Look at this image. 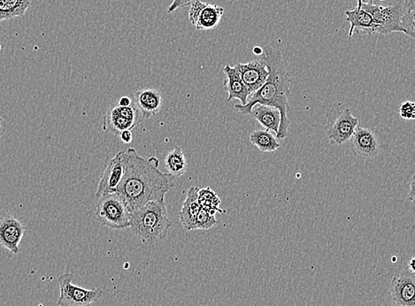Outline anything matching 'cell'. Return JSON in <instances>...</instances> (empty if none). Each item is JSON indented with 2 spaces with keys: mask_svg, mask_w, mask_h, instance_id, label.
<instances>
[{
  "mask_svg": "<svg viewBox=\"0 0 415 306\" xmlns=\"http://www.w3.org/2000/svg\"><path fill=\"white\" fill-rule=\"evenodd\" d=\"M124 173L116 192L129 212L154 201H164L176 178L160 171L156 157L144 159L134 148L122 151Z\"/></svg>",
  "mask_w": 415,
  "mask_h": 306,
  "instance_id": "6da1fadb",
  "label": "cell"
},
{
  "mask_svg": "<svg viewBox=\"0 0 415 306\" xmlns=\"http://www.w3.org/2000/svg\"><path fill=\"white\" fill-rule=\"evenodd\" d=\"M268 70L265 84L255 93L250 96L246 106L236 105L235 109L243 116H248L253 106H264L277 108L280 111L281 123L277 138L284 140L288 135L290 126V104L291 81L283 60L282 52L277 48L266 46L261 55Z\"/></svg>",
  "mask_w": 415,
  "mask_h": 306,
  "instance_id": "7a4b0ae2",
  "label": "cell"
},
{
  "mask_svg": "<svg viewBox=\"0 0 415 306\" xmlns=\"http://www.w3.org/2000/svg\"><path fill=\"white\" fill-rule=\"evenodd\" d=\"M129 228L142 244L154 245L163 241L172 228L165 200L154 201L131 212Z\"/></svg>",
  "mask_w": 415,
  "mask_h": 306,
  "instance_id": "3957f363",
  "label": "cell"
},
{
  "mask_svg": "<svg viewBox=\"0 0 415 306\" xmlns=\"http://www.w3.org/2000/svg\"><path fill=\"white\" fill-rule=\"evenodd\" d=\"M95 215L102 227L123 229L129 227V215L124 201L117 193L98 197Z\"/></svg>",
  "mask_w": 415,
  "mask_h": 306,
  "instance_id": "277c9868",
  "label": "cell"
},
{
  "mask_svg": "<svg viewBox=\"0 0 415 306\" xmlns=\"http://www.w3.org/2000/svg\"><path fill=\"white\" fill-rule=\"evenodd\" d=\"M74 276L71 272L62 273L58 278L59 298L58 306H91L103 295V291L97 288L88 289L75 285Z\"/></svg>",
  "mask_w": 415,
  "mask_h": 306,
  "instance_id": "5b68a950",
  "label": "cell"
},
{
  "mask_svg": "<svg viewBox=\"0 0 415 306\" xmlns=\"http://www.w3.org/2000/svg\"><path fill=\"white\" fill-rule=\"evenodd\" d=\"M401 3L395 2L386 6L374 5L361 6V8L372 15L375 28L373 34L389 35L394 32H401Z\"/></svg>",
  "mask_w": 415,
  "mask_h": 306,
  "instance_id": "8992f818",
  "label": "cell"
},
{
  "mask_svg": "<svg viewBox=\"0 0 415 306\" xmlns=\"http://www.w3.org/2000/svg\"><path fill=\"white\" fill-rule=\"evenodd\" d=\"M142 118L134 102L131 106L123 107L116 106L111 108L104 117V132L117 136L125 130H132L141 123Z\"/></svg>",
  "mask_w": 415,
  "mask_h": 306,
  "instance_id": "52a82bcc",
  "label": "cell"
},
{
  "mask_svg": "<svg viewBox=\"0 0 415 306\" xmlns=\"http://www.w3.org/2000/svg\"><path fill=\"white\" fill-rule=\"evenodd\" d=\"M26 228L11 213L0 211V246L18 254Z\"/></svg>",
  "mask_w": 415,
  "mask_h": 306,
  "instance_id": "ba28073f",
  "label": "cell"
},
{
  "mask_svg": "<svg viewBox=\"0 0 415 306\" xmlns=\"http://www.w3.org/2000/svg\"><path fill=\"white\" fill-rule=\"evenodd\" d=\"M414 273L404 270L391 280V306H415Z\"/></svg>",
  "mask_w": 415,
  "mask_h": 306,
  "instance_id": "9c48e42d",
  "label": "cell"
},
{
  "mask_svg": "<svg viewBox=\"0 0 415 306\" xmlns=\"http://www.w3.org/2000/svg\"><path fill=\"white\" fill-rule=\"evenodd\" d=\"M124 173L122 151H120L115 157L107 159L106 168L102 177H100L98 184L96 197H100L106 194L116 193Z\"/></svg>",
  "mask_w": 415,
  "mask_h": 306,
  "instance_id": "30bf717a",
  "label": "cell"
},
{
  "mask_svg": "<svg viewBox=\"0 0 415 306\" xmlns=\"http://www.w3.org/2000/svg\"><path fill=\"white\" fill-rule=\"evenodd\" d=\"M358 126L359 120L351 114L350 109L347 108L342 111L328 130L327 138L329 143L337 146L344 145L351 140Z\"/></svg>",
  "mask_w": 415,
  "mask_h": 306,
  "instance_id": "8fae6325",
  "label": "cell"
},
{
  "mask_svg": "<svg viewBox=\"0 0 415 306\" xmlns=\"http://www.w3.org/2000/svg\"><path fill=\"white\" fill-rule=\"evenodd\" d=\"M235 68L251 95L257 91L268 78V70L262 60H252L248 63H237Z\"/></svg>",
  "mask_w": 415,
  "mask_h": 306,
  "instance_id": "7c38bea8",
  "label": "cell"
},
{
  "mask_svg": "<svg viewBox=\"0 0 415 306\" xmlns=\"http://www.w3.org/2000/svg\"><path fill=\"white\" fill-rule=\"evenodd\" d=\"M353 151L360 159H371L378 154L380 143L371 129L358 126L351 136Z\"/></svg>",
  "mask_w": 415,
  "mask_h": 306,
  "instance_id": "4fadbf2b",
  "label": "cell"
},
{
  "mask_svg": "<svg viewBox=\"0 0 415 306\" xmlns=\"http://www.w3.org/2000/svg\"><path fill=\"white\" fill-rule=\"evenodd\" d=\"M133 102L140 111L142 119L145 120L157 116L163 108V96L155 89H145L135 92Z\"/></svg>",
  "mask_w": 415,
  "mask_h": 306,
  "instance_id": "5bb4252c",
  "label": "cell"
},
{
  "mask_svg": "<svg viewBox=\"0 0 415 306\" xmlns=\"http://www.w3.org/2000/svg\"><path fill=\"white\" fill-rule=\"evenodd\" d=\"M223 72L226 75V79L224 81V89L229 94L228 101L239 100L241 102L240 105L246 106L250 96H251V92L243 84L237 69L235 66L226 65L223 68Z\"/></svg>",
  "mask_w": 415,
  "mask_h": 306,
  "instance_id": "9a60e30c",
  "label": "cell"
},
{
  "mask_svg": "<svg viewBox=\"0 0 415 306\" xmlns=\"http://www.w3.org/2000/svg\"><path fill=\"white\" fill-rule=\"evenodd\" d=\"M199 188L191 187L187 193L186 199L182 210L179 213L180 222L187 231H192L194 227L196 217L201 209L198 201Z\"/></svg>",
  "mask_w": 415,
  "mask_h": 306,
  "instance_id": "2e32d148",
  "label": "cell"
},
{
  "mask_svg": "<svg viewBox=\"0 0 415 306\" xmlns=\"http://www.w3.org/2000/svg\"><path fill=\"white\" fill-rule=\"evenodd\" d=\"M249 114L266 129L277 135L281 123L280 111L277 108L257 104L252 107Z\"/></svg>",
  "mask_w": 415,
  "mask_h": 306,
  "instance_id": "e0dca14e",
  "label": "cell"
},
{
  "mask_svg": "<svg viewBox=\"0 0 415 306\" xmlns=\"http://www.w3.org/2000/svg\"><path fill=\"white\" fill-rule=\"evenodd\" d=\"M347 20L350 24L349 37L353 36V32L358 30L369 36H371L375 28L372 15L362 8H356L353 10L344 12Z\"/></svg>",
  "mask_w": 415,
  "mask_h": 306,
  "instance_id": "ac0fdd59",
  "label": "cell"
},
{
  "mask_svg": "<svg viewBox=\"0 0 415 306\" xmlns=\"http://www.w3.org/2000/svg\"><path fill=\"white\" fill-rule=\"evenodd\" d=\"M224 14V8L220 6L208 4L199 16L195 28L198 30H210L220 24Z\"/></svg>",
  "mask_w": 415,
  "mask_h": 306,
  "instance_id": "d6986e66",
  "label": "cell"
},
{
  "mask_svg": "<svg viewBox=\"0 0 415 306\" xmlns=\"http://www.w3.org/2000/svg\"><path fill=\"white\" fill-rule=\"evenodd\" d=\"M250 142L263 152H274L280 148L277 136L269 130H255L250 134Z\"/></svg>",
  "mask_w": 415,
  "mask_h": 306,
  "instance_id": "ffe728a7",
  "label": "cell"
},
{
  "mask_svg": "<svg viewBox=\"0 0 415 306\" xmlns=\"http://www.w3.org/2000/svg\"><path fill=\"white\" fill-rule=\"evenodd\" d=\"M30 5L31 0H0V21L24 15Z\"/></svg>",
  "mask_w": 415,
  "mask_h": 306,
  "instance_id": "44dd1931",
  "label": "cell"
},
{
  "mask_svg": "<svg viewBox=\"0 0 415 306\" xmlns=\"http://www.w3.org/2000/svg\"><path fill=\"white\" fill-rule=\"evenodd\" d=\"M165 168L174 177L178 178L185 174L187 169V161L182 148L176 146L169 152L165 159Z\"/></svg>",
  "mask_w": 415,
  "mask_h": 306,
  "instance_id": "7402d4cb",
  "label": "cell"
},
{
  "mask_svg": "<svg viewBox=\"0 0 415 306\" xmlns=\"http://www.w3.org/2000/svg\"><path fill=\"white\" fill-rule=\"evenodd\" d=\"M415 0H405L401 6L400 28L402 33L414 38Z\"/></svg>",
  "mask_w": 415,
  "mask_h": 306,
  "instance_id": "603a6c76",
  "label": "cell"
},
{
  "mask_svg": "<svg viewBox=\"0 0 415 306\" xmlns=\"http://www.w3.org/2000/svg\"><path fill=\"white\" fill-rule=\"evenodd\" d=\"M198 201L201 208L208 210L210 213H224L220 208L221 199L217 194L214 192L210 187L199 189L198 194Z\"/></svg>",
  "mask_w": 415,
  "mask_h": 306,
  "instance_id": "cb8c5ba5",
  "label": "cell"
},
{
  "mask_svg": "<svg viewBox=\"0 0 415 306\" xmlns=\"http://www.w3.org/2000/svg\"><path fill=\"white\" fill-rule=\"evenodd\" d=\"M217 223L218 222L216 218H215L214 213L201 208L199 210L197 217H196L193 231H209V229L217 225Z\"/></svg>",
  "mask_w": 415,
  "mask_h": 306,
  "instance_id": "d4e9b609",
  "label": "cell"
},
{
  "mask_svg": "<svg viewBox=\"0 0 415 306\" xmlns=\"http://www.w3.org/2000/svg\"><path fill=\"white\" fill-rule=\"evenodd\" d=\"M208 3L202 2L201 0H195L191 5V8L189 11V19L193 26L197 24L199 15H201L203 9L207 6Z\"/></svg>",
  "mask_w": 415,
  "mask_h": 306,
  "instance_id": "484cf974",
  "label": "cell"
},
{
  "mask_svg": "<svg viewBox=\"0 0 415 306\" xmlns=\"http://www.w3.org/2000/svg\"><path fill=\"white\" fill-rule=\"evenodd\" d=\"M399 114L405 120H414L415 117V104L414 102H403L399 107Z\"/></svg>",
  "mask_w": 415,
  "mask_h": 306,
  "instance_id": "4316f807",
  "label": "cell"
},
{
  "mask_svg": "<svg viewBox=\"0 0 415 306\" xmlns=\"http://www.w3.org/2000/svg\"><path fill=\"white\" fill-rule=\"evenodd\" d=\"M193 1L195 0H174L167 9V12L169 14H173L177 9L185 8V6L191 5Z\"/></svg>",
  "mask_w": 415,
  "mask_h": 306,
  "instance_id": "83f0119b",
  "label": "cell"
},
{
  "mask_svg": "<svg viewBox=\"0 0 415 306\" xmlns=\"http://www.w3.org/2000/svg\"><path fill=\"white\" fill-rule=\"evenodd\" d=\"M119 136L120 138V141L127 143V145L132 142L133 135L131 130H125V132H122V133H120Z\"/></svg>",
  "mask_w": 415,
  "mask_h": 306,
  "instance_id": "f1b7e54d",
  "label": "cell"
},
{
  "mask_svg": "<svg viewBox=\"0 0 415 306\" xmlns=\"http://www.w3.org/2000/svg\"><path fill=\"white\" fill-rule=\"evenodd\" d=\"M133 104V100L131 98L127 97V96H123V97L120 98L118 101V106L127 107L131 106Z\"/></svg>",
  "mask_w": 415,
  "mask_h": 306,
  "instance_id": "f546056e",
  "label": "cell"
},
{
  "mask_svg": "<svg viewBox=\"0 0 415 306\" xmlns=\"http://www.w3.org/2000/svg\"><path fill=\"white\" fill-rule=\"evenodd\" d=\"M414 178H412V181H411V185H410V193L408 194V199H409L412 202H414Z\"/></svg>",
  "mask_w": 415,
  "mask_h": 306,
  "instance_id": "4dcf8cb0",
  "label": "cell"
},
{
  "mask_svg": "<svg viewBox=\"0 0 415 306\" xmlns=\"http://www.w3.org/2000/svg\"><path fill=\"white\" fill-rule=\"evenodd\" d=\"M375 1H376V0H357V2H358L357 8H360L361 6H362L363 4L374 5V4H375Z\"/></svg>",
  "mask_w": 415,
  "mask_h": 306,
  "instance_id": "1f68e13d",
  "label": "cell"
},
{
  "mask_svg": "<svg viewBox=\"0 0 415 306\" xmlns=\"http://www.w3.org/2000/svg\"><path fill=\"white\" fill-rule=\"evenodd\" d=\"M407 269L411 271L412 273H414V257H412L409 262H408Z\"/></svg>",
  "mask_w": 415,
  "mask_h": 306,
  "instance_id": "d6a6232c",
  "label": "cell"
},
{
  "mask_svg": "<svg viewBox=\"0 0 415 306\" xmlns=\"http://www.w3.org/2000/svg\"><path fill=\"white\" fill-rule=\"evenodd\" d=\"M253 53L256 54V55L261 56L263 53V48L259 46H255L253 48Z\"/></svg>",
  "mask_w": 415,
  "mask_h": 306,
  "instance_id": "836d02e7",
  "label": "cell"
},
{
  "mask_svg": "<svg viewBox=\"0 0 415 306\" xmlns=\"http://www.w3.org/2000/svg\"><path fill=\"white\" fill-rule=\"evenodd\" d=\"M2 126H3V119L1 118V116H0V136H1Z\"/></svg>",
  "mask_w": 415,
  "mask_h": 306,
  "instance_id": "e575fe53",
  "label": "cell"
},
{
  "mask_svg": "<svg viewBox=\"0 0 415 306\" xmlns=\"http://www.w3.org/2000/svg\"><path fill=\"white\" fill-rule=\"evenodd\" d=\"M1 44H0V52H1Z\"/></svg>",
  "mask_w": 415,
  "mask_h": 306,
  "instance_id": "d590c367",
  "label": "cell"
},
{
  "mask_svg": "<svg viewBox=\"0 0 415 306\" xmlns=\"http://www.w3.org/2000/svg\"><path fill=\"white\" fill-rule=\"evenodd\" d=\"M380 1H386V0H380Z\"/></svg>",
  "mask_w": 415,
  "mask_h": 306,
  "instance_id": "8d00e7d4",
  "label": "cell"
},
{
  "mask_svg": "<svg viewBox=\"0 0 415 306\" xmlns=\"http://www.w3.org/2000/svg\"><path fill=\"white\" fill-rule=\"evenodd\" d=\"M199 306H209V305H199Z\"/></svg>",
  "mask_w": 415,
  "mask_h": 306,
  "instance_id": "74e56055",
  "label": "cell"
}]
</instances>
